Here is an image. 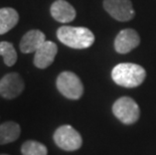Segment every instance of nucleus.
I'll use <instances>...</instances> for the list:
<instances>
[{
	"label": "nucleus",
	"instance_id": "f257e3e1",
	"mask_svg": "<svg viewBox=\"0 0 156 155\" xmlns=\"http://www.w3.org/2000/svg\"><path fill=\"white\" fill-rule=\"evenodd\" d=\"M56 35L65 45L76 49L88 48L95 41L94 33L87 27L65 25L58 29Z\"/></svg>",
	"mask_w": 156,
	"mask_h": 155
},
{
	"label": "nucleus",
	"instance_id": "f03ea898",
	"mask_svg": "<svg viewBox=\"0 0 156 155\" xmlns=\"http://www.w3.org/2000/svg\"><path fill=\"white\" fill-rule=\"evenodd\" d=\"M146 72L141 65L123 62L112 70V79L116 84L125 88H136L144 82Z\"/></svg>",
	"mask_w": 156,
	"mask_h": 155
},
{
	"label": "nucleus",
	"instance_id": "7ed1b4c3",
	"mask_svg": "<svg viewBox=\"0 0 156 155\" xmlns=\"http://www.w3.org/2000/svg\"><path fill=\"white\" fill-rule=\"evenodd\" d=\"M56 88L62 96L71 100H78L84 93L80 78L72 72H62L56 79Z\"/></svg>",
	"mask_w": 156,
	"mask_h": 155
},
{
	"label": "nucleus",
	"instance_id": "20e7f679",
	"mask_svg": "<svg viewBox=\"0 0 156 155\" xmlns=\"http://www.w3.org/2000/svg\"><path fill=\"white\" fill-rule=\"evenodd\" d=\"M113 114L122 123L130 125L134 124L140 117V109L138 104L129 97L118 99L113 105Z\"/></svg>",
	"mask_w": 156,
	"mask_h": 155
},
{
	"label": "nucleus",
	"instance_id": "39448f33",
	"mask_svg": "<svg viewBox=\"0 0 156 155\" xmlns=\"http://www.w3.org/2000/svg\"><path fill=\"white\" fill-rule=\"evenodd\" d=\"M55 143L62 150L75 151L82 146L83 140L80 133L69 125H64L55 130Z\"/></svg>",
	"mask_w": 156,
	"mask_h": 155
},
{
	"label": "nucleus",
	"instance_id": "423d86ee",
	"mask_svg": "<svg viewBox=\"0 0 156 155\" xmlns=\"http://www.w3.org/2000/svg\"><path fill=\"white\" fill-rule=\"evenodd\" d=\"M104 8L113 18L128 21L134 17V9L130 0H104Z\"/></svg>",
	"mask_w": 156,
	"mask_h": 155
},
{
	"label": "nucleus",
	"instance_id": "0eeeda50",
	"mask_svg": "<svg viewBox=\"0 0 156 155\" xmlns=\"http://www.w3.org/2000/svg\"><path fill=\"white\" fill-rule=\"evenodd\" d=\"M24 89L23 82L20 75L17 72L7 74L0 80V96L5 99H14L22 93Z\"/></svg>",
	"mask_w": 156,
	"mask_h": 155
},
{
	"label": "nucleus",
	"instance_id": "6e6552de",
	"mask_svg": "<svg viewBox=\"0 0 156 155\" xmlns=\"http://www.w3.org/2000/svg\"><path fill=\"white\" fill-rule=\"evenodd\" d=\"M140 44V37L134 29H123L115 38V49L119 54H128Z\"/></svg>",
	"mask_w": 156,
	"mask_h": 155
},
{
	"label": "nucleus",
	"instance_id": "1a4fd4ad",
	"mask_svg": "<svg viewBox=\"0 0 156 155\" xmlns=\"http://www.w3.org/2000/svg\"><path fill=\"white\" fill-rule=\"evenodd\" d=\"M58 54V45L55 42L45 41L44 44L34 52V64L38 69H46L55 61Z\"/></svg>",
	"mask_w": 156,
	"mask_h": 155
},
{
	"label": "nucleus",
	"instance_id": "9d476101",
	"mask_svg": "<svg viewBox=\"0 0 156 155\" xmlns=\"http://www.w3.org/2000/svg\"><path fill=\"white\" fill-rule=\"evenodd\" d=\"M51 13L56 21L62 23H68L73 21L77 15L75 8L66 0H56L52 3Z\"/></svg>",
	"mask_w": 156,
	"mask_h": 155
},
{
	"label": "nucleus",
	"instance_id": "9b49d317",
	"mask_svg": "<svg viewBox=\"0 0 156 155\" xmlns=\"http://www.w3.org/2000/svg\"><path fill=\"white\" fill-rule=\"evenodd\" d=\"M45 35L38 29H32L22 36L20 41V51L23 54L35 52L44 44Z\"/></svg>",
	"mask_w": 156,
	"mask_h": 155
},
{
	"label": "nucleus",
	"instance_id": "f8f14e48",
	"mask_svg": "<svg viewBox=\"0 0 156 155\" xmlns=\"http://www.w3.org/2000/svg\"><path fill=\"white\" fill-rule=\"evenodd\" d=\"M19 15L15 9L4 7L0 9V34H4L18 23Z\"/></svg>",
	"mask_w": 156,
	"mask_h": 155
},
{
	"label": "nucleus",
	"instance_id": "ddd939ff",
	"mask_svg": "<svg viewBox=\"0 0 156 155\" xmlns=\"http://www.w3.org/2000/svg\"><path fill=\"white\" fill-rule=\"evenodd\" d=\"M20 126L13 121H7L0 125V144L4 145L17 140L20 135Z\"/></svg>",
	"mask_w": 156,
	"mask_h": 155
},
{
	"label": "nucleus",
	"instance_id": "4468645a",
	"mask_svg": "<svg viewBox=\"0 0 156 155\" xmlns=\"http://www.w3.org/2000/svg\"><path fill=\"white\" fill-rule=\"evenodd\" d=\"M0 55L3 57L4 64L7 67H12L17 61V54L13 44L8 41L0 42Z\"/></svg>",
	"mask_w": 156,
	"mask_h": 155
},
{
	"label": "nucleus",
	"instance_id": "2eb2a0df",
	"mask_svg": "<svg viewBox=\"0 0 156 155\" xmlns=\"http://www.w3.org/2000/svg\"><path fill=\"white\" fill-rule=\"evenodd\" d=\"M22 155H46L48 149L45 145L34 140L26 141L21 146Z\"/></svg>",
	"mask_w": 156,
	"mask_h": 155
},
{
	"label": "nucleus",
	"instance_id": "dca6fc26",
	"mask_svg": "<svg viewBox=\"0 0 156 155\" xmlns=\"http://www.w3.org/2000/svg\"><path fill=\"white\" fill-rule=\"evenodd\" d=\"M0 155H7V154H0Z\"/></svg>",
	"mask_w": 156,
	"mask_h": 155
}]
</instances>
